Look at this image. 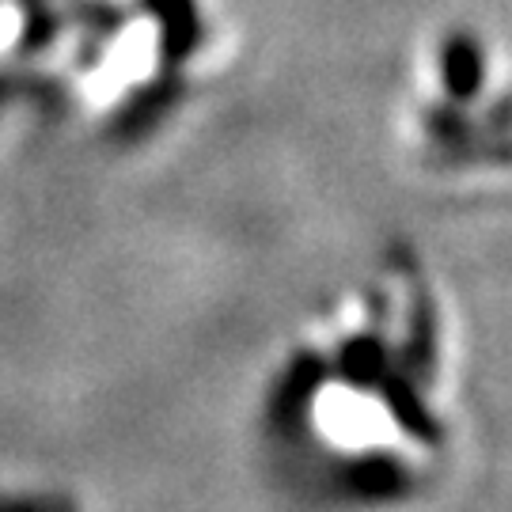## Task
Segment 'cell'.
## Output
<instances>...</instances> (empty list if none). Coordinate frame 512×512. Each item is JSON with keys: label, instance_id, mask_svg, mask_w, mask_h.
Instances as JSON below:
<instances>
[]
</instances>
